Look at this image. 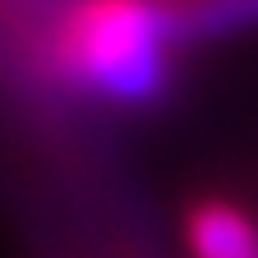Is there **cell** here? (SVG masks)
<instances>
[{
    "instance_id": "cell-1",
    "label": "cell",
    "mask_w": 258,
    "mask_h": 258,
    "mask_svg": "<svg viewBox=\"0 0 258 258\" xmlns=\"http://www.w3.org/2000/svg\"><path fill=\"white\" fill-rule=\"evenodd\" d=\"M190 50L172 0H63L9 91L32 104L150 109Z\"/></svg>"
},
{
    "instance_id": "cell-2",
    "label": "cell",
    "mask_w": 258,
    "mask_h": 258,
    "mask_svg": "<svg viewBox=\"0 0 258 258\" xmlns=\"http://www.w3.org/2000/svg\"><path fill=\"white\" fill-rule=\"evenodd\" d=\"M181 231L190 258H258V218L227 195L190 200Z\"/></svg>"
}]
</instances>
